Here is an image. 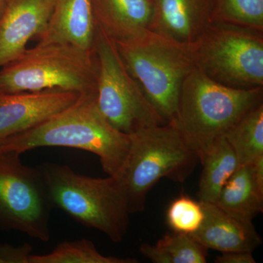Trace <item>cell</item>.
<instances>
[{"mask_svg": "<svg viewBox=\"0 0 263 263\" xmlns=\"http://www.w3.org/2000/svg\"><path fill=\"white\" fill-rule=\"evenodd\" d=\"M77 148L98 156L104 172L117 176L130 146V136L117 130L99 110L97 93L79 95L72 105L0 144L1 152L22 154L40 147Z\"/></svg>", "mask_w": 263, "mask_h": 263, "instance_id": "6da1fadb", "label": "cell"}, {"mask_svg": "<svg viewBox=\"0 0 263 263\" xmlns=\"http://www.w3.org/2000/svg\"><path fill=\"white\" fill-rule=\"evenodd\" d=\"M263 87L241 89L209 79L195 67L183 81L173 122L199 161L247 112L262 103Z\"/></svg>", "mask_w": 263, "mask_h": 263, "instance_id": "7a4b0ae2", "label": "cell"}, {"mask_svg": "<svg viewBox=\"0 0 263 263\" xmlns=\"http://www.w3.org/2000/svg\"><path fill=\"white\" fill-rule=\"evenodd\" d=\"M54 207L87 228L121 243L129 228L127 194L118 176L93 178L78 174L65 164L40 165Z\"/></svg>", "mask_w": 263, "mask_h": 263, "instance_id": "3957f363", "label": "cell"}, {"mask_svg": "<svg viewBox=\"0 0 263 263\" xmlns=\"http://www.w3.org/2000/svg\"><path fill=\"white\" fill-rule=\"evenodd\" d=\"M116 43L126 67L148 101L166 122H173L183 81L196 67L190 44L148 29Z\"/></svg>", "mask_w": 263, "mask_h": 263, "instance_id": "277c9868", "label": "cell"}, {"mask_svg": "<svg viewBox=\"0 0 263 263\" xmlns=\"http://www.w3.org/2000/svg\"><path fill=\"white\" fill-rule=\"evenodd\" d=\"M127 159L118 177L127 194L130 214L143 212L146 197L161 179L183 183L199 161L173 123L130 135Z\"/></svg>", "mask_w": 263, "mask_h": 263, "instance_id": "5b68a950", "label": "cell"}, {"mask_svg": "<svg viewBox=\"0 0 263 263\" xmlns=\"http://www.w3.org/2000/svg\"><path fill=\"white\" fill-rule=\"evenodd\" d=\"M95 51L67 44L37 45L0 68V92L47 90L79 95L97 93Z\"/></svg>", "mask_w": 263, "mask_h": 263, "instance_id": "8992f818", "label": "cell"}, {"mask_svg": "<svg viewBox=\"0 0 263 263\" xmlns=\"http://www.w3.org/2000/svg\"><path fill=\"white\" fill-rule=\"evenodd\" d=\"M197 68L219 84L263 87V31L211 22L192 44Z\"/></svg>", "mask_w": 263, "mask_h": 263, "instance_id": "52a82bcc", "label": "cell"}, {"mask_svg": "<svg viewBox=\"0 0 263 263\" xmlns=\"http://www.w3.org/2000/svg\"><path fill=\"white\" fill-rule=\"evenodd\" d=\"M97 103L103 117L117 130L130 135L167 124L129 72L117 43L97 27Z\"/></svg>", "mask_w": 263, "mask_h": 263, "instance_id": "ba28073f", "label": "cell"}, {"mask_svg": "<svg viewBox=\"0 0 263 263\" xmlns=\"http://www.w3.org/2000/svg\"><path fill=\"white\" fill-rule=\"evenodd\" d=\"M21 155L0 151V231L13 230L48 242L54 205L40 165H24Z\"/></svg>", "mask_w": 263, "mask_h": 263, "instance_id": "9c48e42d", "label": "cell"}, {"mask_svg": "<svg viewBox=\"0 0 263 263\" xmlns=\"http://www.w3.org/2000/svg\"><path fill=\"white\" fill-rule=\"evenodd\" d=\"M79 96L60 90L0 92V144L70 106Z\"/></svg>", "mask_w": 263, "mask_h": 263, "instance_id": "30bf717a", "label": "cell"}, {"mask_svg": "<svg viewBox=\"0 0 263 263\" xmlns=\"http://www.w3.org/2000/svg\"><path fill=\"white\" fill-rule=\"evenodd\" d=\"M55 0H7L0 17V68L18 58L46 27Z\"/></svg>", "mask_w": 263, "mask_h": 263, "instance_id": "8fae6325", "label": "cell"}, {"mask_svg": "<svg viewBox=\"0 0 263 263\" xmlns=\"http://www.w3.org/2000/svg\"><path fill=\"white\" fill-rule=\"evenodd\" d=\"M148 29L183 44H192L212 22L214 0H151Z\"/></svg>", "mask_w": 263, "mask_h": 263, "instance_id": "7c38bea8", "label": "cell"}, {"mask_svg": "<svg viewBox=\"0 0 263 263\" xmlns=\"http://www.w3.org/2000/svg\"><path fill=\"white\" fill-rule=\"evenodd\" d=\"M96 34L91 0H55L37 45L60 43L94 51Z\"/></svg>", "mask_w": 263, "mask_h": 263, "instance_id": "4fadbf2b", "label": "cell"}, {"mask_svg": "<svg viewBox=\"0 0 263 263\" xmlns=\"http://www.w3.org/2000/svg\"><path fill=\"white\" fill-rule=\"evenodd\" d=\"M201 203L205 218L200 229L191 236L205 248L221 253L235 251L253 252L262 243L252 221L233 215L215 203Z\"/></svg>", "mask_w": 263, "mask_h": 263, "instance_id": "5bb4252c", "label": "cell"}, {"mask_svg": "<svg viewBox=\"0 0 263 263\" xmlns=\"http://www.w3.org/2000/svg\"><path fill=\"white\" fill-rule=\"evenodd\" d=\"M97 27L115 41H125L148 29L151 0H91Z\"/></svg>", "mask_w": 263, "mask_h": 263, "instance_id": "9a60e30c", "label": "cell"}, {"mask_svg": "<svg viewBox=\"0 0 263 263\" xmlns=\"http://www.w3.org/2000/svg\"><path fill=\"white\" fill-rule=\"evenodd\" d=\"M215 204L249 221L262 213L263 190L254 179L252 164L238 167L221 190Z\"/></svg>", "mask_w": 263, "mask_h": 263, "instance_id": "2e32d148", "label": "cell"}, {"mask_svg": "<svg viewBox=\"0 0 263 263\" xmlns=\"http://www.w3.org/2000/svg\"><path fill=\"white\" fill-rule=\"evenodd\" d=\"M200 162L202 171L199 182V201L216 203L221 190L239 167L234 151L226 137L217 138Z\"/></svg>", "mask_w": 263, "mask_h": 263, "instance_id": "e0dca14e", "label": "cell"}, {"mask_svg": "<svg viewBox=\"0 0 263 263\" xmlns=\"http://www.w3.org/2000/svg\"><path fill=\"white\" fill-rule=\"evenodd\" d=\"M224 137L234 151L239 166L252 164L263 157V103L247 112Z\"/></svg>", "mask_w": 263, "mask_h": 263, "instance_id": "ac0fdd59", "label": "cell"}, {"mask_svg": "<svg viewBox=\"0 0 263 263\" xmlns=\"http://www.w3.org/2000/svg\"><path fill=\"white\" fill-rule=\"evenodd\" d=\"M208 251L190 235L166 234L155 245L142 243L140 252L154 263H205Z\"/></svg>", "mask_w": 263, "mask_h": 263, "instance_id": "d6986e66", "label": "cell"}, {"mask_svg": "<svg viewBox=\"0 0 263 263\" xmlns=\"http://www.w3.org/2000/svg\"><path fill=\"white\" fill-rule=\"evenodd\" d=\"M135 258L105 256L88 239L62 242L50 253L32 254L29 263H137Z\"/></svg>", "mask_w": 263, "mask_h": 263, "instance_id": "ffe728a7", "label": "cell"}, {"mask_svg": "<svg viewBox=\"0 0 263 263\" xmlns=\"http://www.w3.org/2000/svg\"><path fill=\"white\" fill-rule=\"evenodd\" d=\"M212 22L263 31V0H214Z\"/></svg>", "mask_w": 263, "mask_h": 263, "instance_id": "44dd1931", "label": "cell"}, {"mask_svg": "<svg viewBox=\"0 0 263 263\" xmlns=\"http://www.w3.org/2000/svg\"><path fill=\"white\" fill-rule=\"evenodd\" d=\"M205 214L201 202L181 195L171 202L167 209V224L175 233L193 235L200 229Z\"/></svg>", "mask_w": 263, "mask_h": 263, "instance_id": "7402d4cb", "label": "cell"}, {"mask_svg": "<svg viewBox=\"0 0 263 263\" xmlns=\"http://www.w3.org/2000/svg\"><path fill=\"white\" fill-rule=\"evenodd\" d=\"M32 246L24 243L20 246L0 243V263H29Z\"/></svg>", "mask_w": 263, "mask_h": 263, "instance_id": "603a6c76", "label": "cell"}, {"mask_svg": "<svg viewBox=\"0 0 263 263\" xmlns=\"http://www.w3.org/2000/svg\"><path fill=\"white\" fill-rule=\"evenodd\" d=\"M216 263H255V259L252 252L235 251L221 252V255L216 257Z\"/></svg>", "mask_w": 263, "mask_h": 263, "instance_id": "cb8c5ba5", "label": "cell"}, {"mask_svg": "<svg viewBox=\"0 0 263 263\" xmlns=\"http://www.w3.org/2000/svg\"><path fill=\"white\" fill-rule=\"evenodd\" d=\"M7 0H0V17L3 15V12L6 6Z\"/></svg>", "mask_w": 263, "mask_h": 263, "instance_id": "d4e9b609", "label": "cell"}, {"mask_svg": "<svg viewBox=\"0 0 263 263\" xmlns=\"http://www.w3.org/2000/svg\"><path fill=\"white\" fill-rule=\"evenodd\" d=\"M151 2H152V1H151Z\"/></svg>", "mask_w": 263, "mask_h": 263, "instance_id": "484cf974", "label": "cell"}]
</instances>
